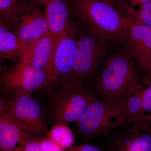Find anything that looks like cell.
Returning a JSON list of instances; mask_svg holds the SVG:
<instances>
[{
	"label": "cell",
	"mask_w": 151,
	"mask_h": 151,
	"mask_svg": "<svg viewBox=\"0 0 151 151\" xmlns=\"http://www.w3.org/2000/svg\"><path fill=\"white\" fill-rule=\"evenodd\" d=\"M123 46L139 67L151 77V28L132 22Z\"/></svg>",
	"instance_id": "30bf717a"
},
{
	"label": "cell",
	"mask_w": 151,
	"mask_h": 151,
	"mask_svg": "<svg viewBox=\"0 0 151 151\" xmlns=\"http://www.w3.org/2000/svg\"><path fill=\"white\" fill-rule=\"evenodd\" d=\"M124 17L129 18L132 11L127 0H106Z\"/></svg>",
	"instance_id": "44dd1931"
},
{
	"label": "cell",
	"mask_w": 151,
	"mask_h": 151,
	"mask_svg": "<svg viewBox=\"0 0 151 151\" xmlns=\"http://www.w3.org/2000/svg\"><path fill=\"white\" fill-rule=\"evenodd\" d=\"M147 122L151 125V117H150V119H149V121H148Z\"/></svg>",
	"instance_id": "4316f807"
},
{
	"label": "cell",
	"mask_w": 151,
	"mask_h": 151,
	"mask_svg": "<svg viewBox=\"0 0 151 151\" xmlns=\"http://www.w3.org/2000/svg\"><path fill=\"white\" fill-rule=\"evenodd\" d=\"M35 1L41 4L46 5L49 0H34Z\"/></svg>",
	"instance_id": "484cf974"
},
{
	"label": "cell",
	"mask_w": 151,
	"mask_h": 151,
	"mask_svg": "<svg viewBox=\"0 0 151 151\" xmlns=\"http://www.w3.org/2000/svg\"><path fill=\"white\" fill-rule=\"evenodd\" d=\"M77 37L69 29L57 42L52 60L49 89L60 79L61 85L70 81L75 63Z\"/></svg>",
	"instance_id": "ba28073f"
},
{
	"label": "cell",
	"mask_w": 151,
	"mask_h": 151,
	"mask_svg": "<svg viewBox=\"0 0 151 151\" xmlns=\"http://www.w3.org/2000/svg\"><path fill=\"white\" fill-rule=\"evenodd\" d=\"M49 33L59 40L69 29L70 9L65 0H49L45 5Z\"/></svg>",
	"instance_id": "5bb4252c"
},
{
	"label": "cell",
	"mask_w": 151,
	"mask_h": 151,
	"mask_svg": "<svg viewBox=\"0 0 151 151\" xmlns=\"http://www.w3.org/2000/svg\"><path fill=\"white\" fill-rule=\"evenodd\" d=\"M32 128L13 116L0 106V149L14 151L18 144L42 137Z\"/></svg>",
	"instance_id": "8fae6325"
},
{
	"label": "cell",
	"mask_w": 151,
	"mask_h": 151,
	"mask_svg": "<svg viewBox=\"0 0 151 151\" xmlns=\"http://www.w3.org/2000/svg\"><path fill=\"white\" fill-rule=\"evenodd\" d=\"M150 1V0H127V2L129 6L131 11H132V14L135 10L134 9L135 6H140L143 4L147 2Z\"/></svg>",
	"instance_id": "d4e9b609"
},
{
	"label": "cell",
	"mask_w": 151,
	"mask_h": 151,
	"mask_svg": "<svg viewBox=\"0 0 151 151\" xmlns=\"http://www.w3.org/2000/svg\"><path fill=\"white\" fill-rule=\"evenodd\" d=\"M77 45L70 81L84 85L96 77L113 48L87 29L77 38Z\"/></svg>",
	"instance_id": "5b68a950"
},
{
	"label": "cell",
	"mask_w": 151,
	"mask_h": 151,
	"mask_svg": "<svg viewBox=\"0 0 151 151\" xmlns=\"http://www.w3.org/2000/svg\"><path fill=\"white\" fill-rule=\"evenodd\" d=\"M65 151H105L103 149L90 144H85L80 145L73 146L65 149Z\"/></svg>",
	"instance_id": "cb8c5ba5"
},
{
	"label": "cell",
	"mask_w": 151,
	"mask_h": 151,
	"mask_svg": "<svg viewBox=\"0 0 151 151\" xmlns=\"http://www.w3.org/2000/svg\"><path fill=\"white\" fill-rule=\"evenodd\" d=\"M130 20L133 22L145 25L151 28V0L143 4L132 13Z\"/></svg>",
	"instance_id": "d6986e66"
},
{
	"label": "cell",
	"mask_w": 151,
	"mask_h": 151,
	"mask_svg": "<svg viewBox=\"0 0 151 151\" xmlns=\"http://www.w3.org/2000/svg\"><path fill=\"white\" fill-rule=\"evenodd\" d=\"M98 97L84 85L70 81L50 95L47 116L52 125L77 122Z\"/></svg>",
	"instance_id": "277c9868"
},
{
	"label": "cell",
	"mask_w": 151,
	"mask_h": 151,
	"mask_svg": "<svg viewBox=\"0 0 151 151\" xmlns=\"http://www.w3.org/2000/svg\"><path fill=\"white\" fill-rule=\"evenodd\" d=\"M46 137L64 149L72 147L75 142V138L73 132L66 124L52 125Z\"/></svg>",
	"instance_id": "ac0fdd59"
},
{
	"label": "cell",
	"mask_w": 151,
	"mask_h": 151,
	"mask_svg": "<svg viewBox=\"0 0 151 151\" xmlns=\"http://www.w3.org/2000/svg\"><path fill=\"white\" fill-rule=\"evenodd\" d=\"M27 47L17 35L0 21V56L2 59L17 63L24 57Z\"/></svg>",
	"instance_id": "9a60e30c"
},
{
	"label": "cell",
	"mask_w": 151,
	"mask_h": 151,
	"mask_svg": "<svg viewBox=\"0 0 151 151\" xmlns=\"http://www.w3.org/2000/svg\"><path fill=\"white\" fill-rule=\"evenodd\" d=\"M73 13L86 27L112 48L123 46L132 24L106 0H68Z\"/></svg>",
	"instance_id": "7a4b0ae2"
},
{
	"label": "cell",
	"mask_w": 151,
	"mask_h": 151,
	"mask_svg": "<svg viewBox=\"0 0 151 151\" xmlns=\"http://www.w3.org/2000/svg\"><path fill=\"white\" fill-rule=\"evenodd\" d=\"M145 86L142 89V101L144 120L147 122L151 117V77H144Z\"/></svg>",
	"instance_id": "ffe728a7"
},
{
	"label": "cell",
	"mask_w": 151,
	"mask_h": 151,
	"mask_svg": "<svg viewBox=\"0 0 151 151\" xmlns=\"http://www.w3.org/2000/svg\"><path fill=\"white\" fill-rule=\"evenodd\" d=\"M142 89L124 99L127 110V127L134 123L144 120Z\"/></svg>",
	"instance_id": "e0dca14e"
},
{
	"label": "cell",
	"mask_w": 151,
	"mask_h": 151,
	"mask_svg": "<svg viewBox=\"0 0 151 151\" xmlns=\"http://www.w3.org/2000/svg\"><path fill=\"white\" fill-rule=\"evenodd\" d=\"M37 139L24 141L19 144L14 151H43Z\"/></svg>",
	"instance_id": "603a6c76"
},
{
	"label": "cell",
	"mask_w": 151,
	"mask_h": 151,
	"mask_svg": "<svg viewBox=\"0 0 151 151\" xmlns=\"http://www.w3.org/2000/svg\"><path fill=\"white\" fill-rule=\"evenodd\" d=\"M58 40L47 34L27 45L26 52L22 61L38 69L44 70L49 76L52 60Z\"/></svg>",
	"instance_id": "4fadbf2b"
},
{
	"label": "cell",
	"mask_w": 151,
	"mask_h": 151,
	"mask_svg": "<svg viewBox=\"0 0 151 151\" xmlns=\"http://www.w3.org/2000/svg\"><path fill=\"white\" fill-rule=\"evenodd\" d=\"M14 33L27 47L49 33L45 12L34 5L25 4Z\"/></svg>",
	"instance_id": "7c38bea8"
},
{
	"label": "cell",
	"mask_w": 151,
	"mask_h": 151,
	"mask_svg": "<svg viewBox=\"0 0 151 151\" xmlns=\"http://www.w3.org/2000/svg\"><path fill=\"white\" fill-rule=\"evenodd\" d=\"M0 85L3 92L20 89L30 94L49 89L50 81L47 73L21 61L1 74Z\"/></svg>",
	"instance_id": "52a82bcc"
},
{
	"label": "cell",
	"mask_w": 151,
	"mask_h": 151,
	"mask_svg": "<svg viewBox=\"0 0 151 151\" xmlns=\"http://www.w3.org/2000/svg\"><path fill=\"white\" fill-rule=\"evenodd\" d=\"M25 4L21 0H0V21L14 32Z\"/></svg>",
	"instance_id": "2e32d148"
},
{
	"label": "cell",
	"mask_w": 151,
	"mask_h": 151,
	"mask_svg": "<svg viewBox=\"0 0 151 151\" xmlns=\"http://www.w3.org/2000/svg\"><path fill=\"white\" fill-rule=\"evenodd\" d=\"M139 65L123 46L111 50L94 80L98 98L124 100L145 86Z\"/></svg>",
	"instance_id": "6da1fadb"
},
{
	"label": "cell",
	"mask_w": 151,
	"mask_h": 151,
	"mask_svg": "<svg viewBox=\"0 0 151 151\" xmlns=\"http://www.w3.org/2000/svg\"><path fill=\"white\" fill-rule=\"evenodd\" d=\"M37 141L43 151H65V149L60 147L46 136L38 139Z\"/></svg>",
	"instance_id": "7402d4cb"
},
{
	"label": "cell",
	"mask_w": 151,
	"mask_h": 151,
	"mask_svg": "<svg viewBox=\"0 0 151 151\" xmlns=\"http://www.w3.org/2000/svg\"><path fill=\"white\" fill-rule=\"evenodd\" d=\"M108 138L107 151H151V125L145 120Z\"/></svg>",
	"instance_id": "9c48e42d"
},
{
	"label": "cell",
	"mask_w": 151,
	"mask_h": 151,
	"mask_svg": "<svg viewBox=\"0 0 151 151\" xmlns=\"http://www.w3.org/2000/svg\"><path fill=\"white\" fill-rule=\"evenodd\" d=\"M0 106L17 119L32 128L41 137L46 136V110L31 94L20 89L4 92Z\"/></svg>",
	"instance_id": "8992f818"
},
{
	"label": "cell",
	"mask_w": 151,
	"mask_h": 151,
	"mask_svg": "<svg viewBox=\"0 0 151 151\" xmlns=\"http://www.w3.org/2000/svg\"><path fill=\"white\" fill-rule=\"evenodd\" d=\"M74 124L85 141L108 137L127 127L125 100L98 98Z\"/></svg>",
	"instance_id": "3957f363"
}]
</instances>
